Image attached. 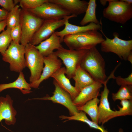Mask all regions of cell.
<instances>
[{
    "label": "cell",
    "mask_w": 132,
    "mask_h": 132,
    "mask_svg": "<svg viewBox=\"0 0 132 132\" xmlns=\"http://www.w3.org/2000/svg\"><path fill=\"white\" fill-rule=\"evenodd\" d=\"M105 39L98 30H90L65 36L63 42L71 50H89L101 44Z\"/></svg>",
    "instance_id": "6da1fadb"
},
{
    "label": "cell",
    "mask_w": 132,
    "mask_h": 132,
    "mask_svg": "<svg viewBox=\"0 0 132 132\" xmlns=\"http://www.w3.org/2000/svg\"><path fill=\"white\" fill-rule=\"evenodd\" d=\"M80 66L95 81L103 84L107 78L106 74L105 61L96 47L88 50Z\"/></svg>",
    "instance_id": "7a4b0ae2"
},
{
    "label": "cell",
    "mask_w": 132,
    "mask_h": 132,
    "mask_svg": "<svg viewBox=\"0 0 132 132\" xmlns=\"http://www.w3.org/2000/svg\"><path fill=\"white\" fill-rule=\"evenodd\" d=\"M102 12L109 21L124 24L132 18V5L121 0H111Z\"/></svg>",
    "instance_id": "3957f363"
},
{
    "label": "cell",
    "mask_w": 132,
    "mask_h": 132,
    "mask_svg": "<svg viewBox=\"0 0 132 132\" xmlns=\"http://www.w3.org/2000/svg\"><path fill=\"white\" fill-rule=\"evenodd\" d=\"M106 39L101 44V51L105 53L112 52L117 55L121 59L127 60V57L132 52V40H125L119 37L118 33H113L112 39L107 37L100 30Z\"/></svg>",
    "instance_id": "277c9868"
},
{
    "label": "cell",
    "mask_w": 132,
    "mask_h": 132,
    "mask_svg": "<svg viewBox=\"0 0 132 132\" xmlns=\"http://www.w3.org/2000/svg\"><path fill=\"white\" fill-rule=\"evenodd\" d=\"M25 58L26 67L30 70V83L35 82L40 78L44 67V56L35 46L30 43L25 45Z\"/></svg>",
    "instance_id": "5b68a950"
},
{
    "label": "cell",
    "mask_w": 132,
    "mask_h": 132,
    "mask_svg": "<svg viewBox=\"0 0 132 132\" xmlns=\"http://www.w3.org/2000/svg\"><path fill=\"white\" fill-rule=\"evenodd\" d=\"M88 50L68 49L63 47L53 53L62 61L65 66L66 76L70 79L72 78Z\"/></svg>",
    "instance_id": "8992f818"
},
{
    "label": "cell",
    "mask_w": 132,
    "mask_h": 132,
    "mask_svg": "<svg viewBox=\"0 0 132 132\" xmlns=\"http://www.w3.org/2000/svg\"><path fill=\"white\" fill-rule=\"evenodd\" d=\"M44 20L26 10H21L20 23L22 34L20 42L25 46L30 43Z\"/></svg>",
    "instance_id": "52a82bcc"
},
{
    "label": "cell",
    "mask_w": 132,
    "mask_h": 132,
    "mask_svg": "<svg viewBox=\"0 0 132 132\" xmlns=\"http://www.w3.org/2000/svg\"><path fill=\"white\" fill-rule=\"evenodd\" d=\"M24 46L12 41L4 53L3 60L10 64L11 71L19 73L26 67Z\"/></svg>",
    "instance_id": "ba28073f"
},
{
    "label": "cell",
    "mask_w": 132,
    "mask_h": 132,
    "mask_svg": "<svg viewBox=\"0 0 132 132\" xmlns=\"http://www.w3.org/2000/svg\"><path fill=\"white\" fill-rule=\"evenodd\" d=\"M27 10L44 20H60L71 15L60 6L48 0L39 7Z\"/></svg>",
    "instance_id": "9c48e42d"
},
{
    "label": "cell",
    "mask_w": 132,
    "mask_h": 132,
    "mask_svg": "<svg viewBox=\"0 0 132 132\" xmlns=\"http://www.w3.org/2000/svg\"><path fill=\"white\" fill-rule=\"evenodd\" d=\"M77 16L71 15L60 20H44L42 25L34 34L30 43L36 46L50 37L57 29L65 25L66 21Z\"/></svg>",
    "instance_id": "30bf717a"
},
{
    "label": "cell",
    "mask_w": 132,
    "mask_h": 132,
    "mask_svg": "<svg viewBox=\"0 0 132 132\" xmlns=\"http://www.w3.org/2000/svg\"><path fill=\"white\" fill-rule=\"evenodd\" d=\"M53 83L55 85V89L52 96H46L43 97L36 98L32 99L50 100L54 103L61 104L68 109L70 116L73 115L78 112L79 111L74 104L70 95L61 88L54 79Z\"/></svg>",
    "instance_id": "8fae6325"
},
{
    "label": "cell",
    "mask_w": 132,
    "mask_h": 132,
    "mask_svg": "<svg viewBox=\"0 0 132 132\" xmlns=\"http://www.w3.org/2000/svg\"><path fill=\"white\" fill-rule=\"evenodd\" d=\"M43 60L44 66L40 77L36 81L30 83L31 88H38L42 82L51 77L54 73L62 67L61 60L53 53L44 57Z\"/></svg>",
    "instance_id": "7c38bea8"
},
{
    "label": "cell",
    "mask_w": 132,
    "mask_h": 132,
    "mask_svg": "<svg viewBox=\"0 0 132 132\" xmlns=\"http://www.w3.org/2000/svg\"><path fill=\"white\" fill-rule=\"evenodd\" d=\"M107 82L106 80L103 84L104 88L100 94L99 104L98 106V124H101L102 126L110 120L115 118V110L111 109L108 100L110 90L107 85Z\"/></svg>",
    "instance_id": "4fadbf2b"
},
{
    "label": "cell",
    "mask_w": 132,
    "mask_h": 132,
    "mask_svg": "<svg viewBox=\"0 0 132 132\" xmlns=\"http://www.w3.org/2000/svg\"><path fill=\"white\" fill-rule=\"evenodd\" d=\"M13 100L10 95L0 97V122L4 120L8 125H14L16 122L17 112L13 106Z\"/></svg>",
    "instance_id": "5bb4252c"
},
{
    "label": "cell",
    "mask_w": 132,
    "mask_h": 132,
    "mask_svg": "<svg viewBox=\"0 0 132 132\" xmlns=\"http://www.w3.org/2000/svg\"><path fill=\"white\" fill-rule=\"evenodd\" d=\"M101 82L95 81L83 89L73 100L74 104L78 107L83 106L88 101L100 95L99 91L103 87Z\"/></svg>",
    "instance_id": "9a60e30c"
},
{
    "label": "cell",
    "mask_w": 132,
    "mask_h": 132,
    "mask_svg": "<svg viewBox=\"0 0 132 132\" xmlns=\"http://www.w3.org/2000/svg\"><path fill=\"white\" fill-rule=\"evenodd\" d=\"M49 2L57 4L69 12L77 16L85 12L88 2L80 0H48Z\"/></svg>",
    "instance_id": "2e32d148"
},
{
    "label": "cell",
    "mask_w": 132,
    "mask_h": 132,
    "mask_svg": "<svg viewBox=\"0 0 132 132\" xmlns=\"http://www.w3.org/2000/svg\"><path fill=\"white\" fill-rule=\"evenodd\" d=\"M66 73L65 67H61L54 73L51 77L54 78L59 86L70 95L73 101L79 92L71 84L69 79L65 75Z\"/></svg>",
    "instance_id": "e0dca14e"
},
{
    "label": "cell",
    "mask_w": 132,
    "mask_h": 132,
    "mask_svg": "<svg viewBox=\"0 0 132 132\" xmlns=\"http://www.w3.org/2000/svg\"><path fill=\"white\" fill-rule=\"evenodd\" d=\"M100 24L91 22L86 25L80 26L71 24L69 23L68 20H67L65 23L64 28L61 31L55 32V33L60 37L62 42L64 37L67 35L74 34L90 30H100L101 26Z\"/></svg>",
    "instance_id": "ac0fdd59"
},
{
    "label": "cell",
    "mask_w": 132,
    "mask_h": 132,
    "mask_svg": "<svg viewBox=\"0 0 132 132\" xmlns=\"http://www.w3.org/2000/svg\"><path fill=\"white\" fill-rule=\"evenodd\" d=\"M60 37L53 33L50 37L35 46L39 52L44 56H46L53 53L55 49L58 50L63 46Z\"/></svg>",
    "instance_id": "d6986e66"
},
{
    "label": "cell",
    "mask_w": 132,
    "mask_h": 132,
    "mask_svg": "<svg viewBox=\"0 0 132 132\" xmlns=\"http://www.w3.org/2000/svg\"><path fill=\"white\" fill-rule=\"evenodd\" d=\"M72 78L75 81V87L79 92L83 88L95 82L90 75L80 66L76 69Z\"/></svg>",
    "instance_id": "ffe728a7"
},
{
    "label": "cell",
    "mask_w": 132,
    "mask_h": 132,
    "mask_svg": "<svg viewBox=\"0 0 132 132\" xmlns=\"http://www.w3.org/2000/svg\"><path fill=\"white\" fill-rule=\"evenodd\" d=\"M12 88L19 89L24 94L29 93L31 92L30 84L26 81L22 71L19 73L18 78L14 81L8 83L0 84V92L6 89Z\"/></svg>",
    "instance_id": "44dd1931"
},
{
    "label": "cell",
    "mask_w": 132,
    "mask_h": 132,
    "mask_svg": "<svg viewBox=\"0 0 132 132\" xmlns=\"http://www.w3.org/2000/svg\"><path fill=\"white\" fill-rule=\"evenodd\" d=\"M99 102V99L96 97L88 101L83 106L77 107V108L78 110L87 114L91 118L92 121L98 124V104Z\"/></svg>",
    "instance_id": "7402d4cb"
},
{
    "label": "cell",
    "mask_w": 132,
    "mask_h": 132,
    "mask_svg": "<svg viewBox=\"0 0 132 132\" xmlns=\"http://www.w3.org/2000/svg\"><path fill=\"white\" fill-rule=\"evenodd\" d=\"M59 118L62 120L66 119L65 121L71 120L82 121L87 124L90 128L99 130L101 132H109L102 125L100 126L98 124L90 120L87 116L86 113L82 111H79L73 115L66 116L62 115L59 116Z\"/></svg>",
    "instance_id": "603a6c76"
},
{
    "label": "cell",
    "mask_w": 132,
    "mask_h": 132,
    "mask_svg": "<svg viewBox=\"0 0 132 132\" xmlns=\"http://www.w3.org/2000/svg\"><path fill=\"white\" fill-rule=\"evenodd\" d=\"M97 7L95 0H90L85 12L84 17L80 22L82 26H84L88 23H93L96 24H100V22L97 19L96 15Z\"/></svg>",
    "instance_id": "cb8c5ba5"
},
{
    "label": "cell",
    "mask_w": 132,
    "mask_h": 132,
    "mask_svg": "<svg viewBox=\"0 0 132 132\" xmlns=\"http://www.w3.org/2000/svg\"><path fill=\"white\" fill-rule=\"evenodd\" d=\"M18 5L9 12L6 19L7 28L11 29L20 23V15L21 9Z\"/></svg>",
    "instance_id": "d4e9b609"
},
{
    "label": "cell",
    "mask_w": 132,
    "mask_h": 132,
    "mask_svg": "<svg viewBox=\"0 0 132 132\" xmlns=\"http://www.w3.org/2000/svg\"><path fill=\"white\" fill-rule=\"evenodd\" d=\"M112 98L114 101L117 100H132V85L121 86L117 92L112 93Z\"/></svg>",
    "instance_id": "484cf974"
},
{
    "label": "cell",
    "mask_w": 132,
    "mask_h": 132,
    "mask_svg": "<svg viewBox=\"0 0 132 132\" xmlns=\"http://www.w3.org/2000/svg\"><path fill=\"white\" fill-rule=\"evenodd\" d=\"M121 107L118 106V110H115V118L132 115V100H124L121 101Z\"/></svg>",
    "instance_id": "4316f807"
},
{
    "label": "cell",
    "mask_w": 132,
    "mask_h": 132,
    "mask_svg": "<svg viewBox=\"0 0 132 132\" xmlns=\"http://www.w3.org/2000/svg\"><path fill=\"white\" fill-rule=\"evenodd\" d=\"M10 30L7 28L0 34V53L1 55L4 53L12 41Z\"/></svg>",
    "instance_id": "83f0119b"
},
{
    "label": "cell",
    "mask_w": 132,
    "mask_h": 132,
    "mask_svg": "<svg viewBox=\"0 0 132 132\" xmlns=\"http://www.w3.org/2000/svg\"><path fill=\"white\" fill-rule=\"evenodd\" d=\"M48 0H19L20 6L22 9L27 10L39 6Z\"/></svg>",
    "instance_id": "f1b7e54d"
},
{
    "label": "cell",
    "mask_w": 132,
    "mask_h": 132,
    "mask_svg": "<svg viewBox=\"0 0 132 132\" xmlns=\"http://www.w3.org/2000/svg\"><path fill=\"white\" fill-rule=\"evenodd\" d=\"M111 78L115 79L117 84L119 86L124 85H132V73L126 78H123L121 76L115 77L114 73L112 72L110 74Z\"/></svg>",
    "instance_id": "f546056e"
},
{
    "label": "cell",
    "mask_w": 132,
    "mask_h": 132,
    "mask_svg": "<svg viewBox=\"0 0 132 132\" xmlns=\"http://www.w3.org/2000/svg\"><path fill=\"white\" fill-rule=\"evenodd\" d=\"M10 33L12 41L19 43L21 39L22 30L20 24L12 28L10 30Z\"/></svg>",
    "instance_id": "4dcf8cb0"
},
{
    "label": "cell",
    "mask_w": 132,
    "mask_h": 132,
    "mask_svg": "<svg viewBox=\"0 0 132 132\" xmlns=\"http://www.w3.org/2000/svg\"><path fill=\"white\" fill-rule=\"evenodd\" d=\"M15 4L12 0H0V5L8 12L15 6Z\"/></svg>",
    "instance_id": "1f68e13d"
},
{
    "label": "cell",
    "mask_w": 132,
    "mask_h": 132,
    "mask_svg": "<svg viewBox=\"0 0 132 132\" xmlns=\"http://www.w3.org/2000/svg\"><path fill=\"white\" fill-rule=\"evenodd\" d=\"M8 12L4 9L0 8V22L6 19Z\"/></svg>",
    "instance_id": "d6a6232c"
},
{
    "label": "cell",
    "mask_w": 132,
    "mask_h": 132,
    "mask_svg": "<svg viewBox=\"0 0 132 132\" xmlns=\"http://www.w3.org/2000/svg\"><path fill=\"white\" fill-rule=\"evenodd\" d=\"M6 26V20L0 22V32L4 30V29Z\"/></svg>",
    "instance_id": "836d02e7"
},
{
    "label": "cell",
    "mask_w": 132,
    "mask_h": 132,
    "mask_svg": "<svg viewBox=\"0 0 132 132\" xmlns=\"http://www.w3.org/2000/svg\"><path fill=\"white\" fill-rule=\"evenodd\" d=\"M111 0H100L99 2L100 4L103 6H105V5L107 2L108 3L110 2Z\"/></svg>",
    "instance_id": "e575fe53"
},
{
    "label": "cell",
    "mask_w": 132,
    "mask_h": 132,
    "mask_svg": "<svg viewBox=\"0 0 132 132\" xmlns=\"http://www.w3.org/2000/svg\"><path fill=\"white\" fill-rule=\"evenodd\" d=\"M127 60L129 61L132 64V52L129 55L127 58Z\"/></svg>",
    "instance_id": "d590c367"
},
{
    "label": "cell",
    "mask_w": 132,
    "mask_h": 132,
    "mask_svg": "<svg viewBox=\"0 0 132 132\" xmlns=\"http://www.w3.org/2000/svg\"><path fill=\"white\" fill-rule=\"evenodd\" d=\"M121 1H123L128 4L132 5V0H121Z\"/></svg>",
    "instance_id": "8d00e7d4"
},
{
    "label": "cell",
    "mask_w": 132,
    "mask_h": 132,
    "mask_svg": "<svg viewBox=\"0 0 132 132\" xmlns=\"http://www.w3.org/2000/svg\"><path fill=\"white\" fill-rule=\"evenodd\" d=\"M120 64H121L120 63L119 64H118L116 66V67L115 68H116L117 69L118 67L120 65ZM108 77L109 78V79H110L109 76Z\"/></svg>",
    "instance_id": "74e56055"
},
{
    "label": "cell",
    "mask_w": 132,
    "mask_h": 132,
    "mask_svg": "<svg viewBox=\"0 0 132 132\" xmlns=\"http://www.w3.org/2000/svg\"><path fill=\"white\" fill-rule=\"evenodd\" d=\"M119 132H123V131L122 129L120 128L119 129Z\"/></svg>",
    "instance_id": "f35d334b"
}]
</instances>
